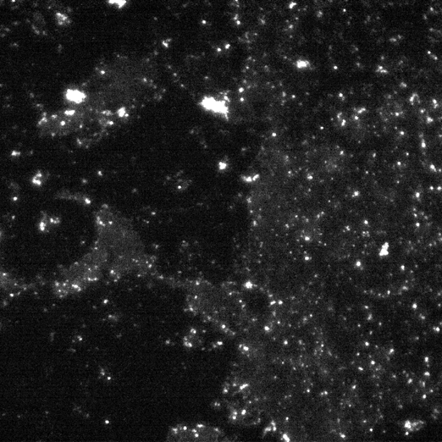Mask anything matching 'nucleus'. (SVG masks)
Here are the masks:
<instances>
[{"label": "nucleus", "mask_w": 442, "mask_h": 442, "mask_svg": "<svg viewBox=\"0 0 442 442\" xmlns=\"http://www.w3.org/2000/svg\"><path fill=\"white\" fill-rule=\"evenodd\" d=\"M168 442H235L224 431L206 423L178 424L170 430Z\"/></svg>", "instance_id": "1"}, {"label": "nucleus", "mask_w": 442, "mask_h": 442, "mask_svg": "<svg viewBox=\"0 0 442 442\" xmlns=\"http://www.w3.org/2000/svg\"><path fill=\"white\" fill-rule=\"evenodd\" d=\"M202 106L208 110H212L215 113L221 114H227L228 108L225 106V104L222 101H217L212 98H207L204 99L202 103Z\"/></svg>", "instance_id": "2"}, {"label": "nucleus", "mask_w": 442, "mask_h": 442, "mask_svg": "<svg viewBox=\"0 0 442 442\" xmlns=\"http://www.w3.org/2000/svg\"><path fill=\"white\" fill-rule=\"evenodd\" d=\"M66 97H68V98L71 101L81 103L84 101L86 96L84 95V93H82L78 91H68Z\"/></svg>", "instance_id": "3"}, {"label": "nucleus", "mask_w": 442, "mask_h": 442, "mask_svg": "<svg viewBox=\"0 0 442 442\" xmlns=\"http://www.w3.org/2000/svg\"><path fill=\"white\" fill-rule=\"evenodd\" d=\"M308 65H309V63H307V62H302H302H301V61H300V62H298V63H297L298 68H305V66H308Z\"/></svg>", "instance_id": "4"}]
</instances>
